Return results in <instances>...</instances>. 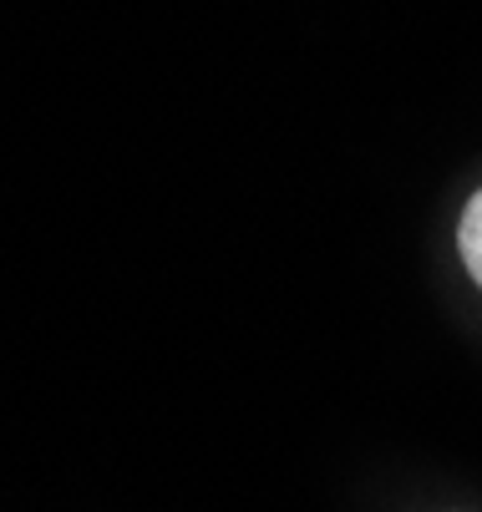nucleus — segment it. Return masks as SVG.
Returning <instances> with one entry per match:
<instances>
[{
    "label": "nucleus",
    "instance_id": "1",
    "mask_svg": "<svg viewBox=\"0 0 482 512\" xmlns=\"http://www.w3.org/2000/svg\"><path fill=\"white\" fill-rule=\"evenodd\" d=\"M457 249H462V264H467V274L477 279V289H482V188L467 198V208H462V224H457Z\"/></svg>",
    "mask_w": 482,
    "mask_h": 512
}]
</instances>
